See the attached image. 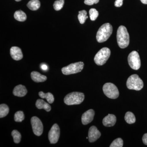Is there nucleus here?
I'll list each match as a JSON object with an SVG mask.
<instances>
[{
	"label": "nucleus",
	"mask_w": 147,
	"mask_h": 147,
	"mask_svg": "<svg viewBox=\"0 0 147 147\" xmlns=\"http://www.w3.org/2000/svg\"><path fill=\"white\" fill-rule=\"evenodd\" d=\"M123 141L120 138L115 139L110 145V147H122L123 146Z\"/></svg>",
	"instance_id": "27"
},
{
	"label": "nucleus",
	"mask_w": 147,
	"mask_h": 147,
	"mask_svg": "<svg viewBox=\"0 0 147 147\" xmlns=\"http://www.w3.org/2000/svg\"><path fill=\"white\" fill-rule=\"evenodd\" d=\"M85 98L84 93L79 92H73L67 95L64 99V102L68 105H79L83 102Z\"/></svg>",
	"instance_id": "3"
},
{
	"label": "nucleus",
	"mask_w": 147,
	"mask_h": 147,
	"mask_svg": "<svg viewBox=\"0 0 147 147\" xmlns=\"http://www.w3.org/2000/svg\"><path fill=\"white\" fill-rule=\"evenodd\" d=\"M9 112L8 106L5 104H1L0 105V118L4 117L8 115Z\"/></svg>",
	"instance_id": "22"
},
{
	"label": "nucleus",
	"mask_w": 147,
	"mask_h": 147,
	"mask_svg": "<svg viewBox=\"0 0 147 147\" xmlns=\"http://www.w3.org/2000/svg\"><path fill=\"white\" fill-rule=\"evenodd\" d=\"M36 106L38 109H44L47 112H50L51 110V106L50 104L45 102L42 99H38L36 102Z\"/></svg>",
	"instance_id": "17"
},
{
	"label": "nucleus",
	"mask_w": 147,
	"mask_h": 147,
	"mask_svg": "<svg viewBox=\"0 0 147 147\" xmlns=\"http://www.w3.org/2000/svg\"><path fill=\"white\" fill-rule=\"evenodd\" d=\"M32 80L36 83L43 82L47 80V78L45 75H42L38 72L33 71L31 73Z\"/></svg>",
	"instance_id": "16"
},
{
	"label": "nucleus",
	"mask_w": 147,
	"mask_h": 147,
	"mask_svg": "<svg viewBox=\"0 0 147 147\" xmlns=\"http://www.w3.org/2000/svg\"><path fill=\"white\" fill-rule=\"evenodd\" d=\"M15 1H16L17 2H19L20 1H21V0H15Z\"/></svg>",
	"instance_id": "34"
},
{
	"label": "nucleus",
	"mask_w": 147,
	"mask_h": 147,
	"mask_svg": "<svg viewBox=\"0 0 147 147\" xmlns=\"http://www.w3.org/2000/svg\"><path fill=\"white\" fill-rule=\"evenodd\" d=\"M28 91L25 86L19 85L16 86L13 89V94L18 97H24L26 95Z\"/></svg>",
	"instance_id": "14"
},
{
	"label": "nucleus",
	"mask_w": 147,
	"mask_h": 147,
	"mask_svg": "<svg viewBox=\"0 0 147 147\" xmlns=\"http://www.w3.org/2000/svg\"><path fill=\"white\" fill-rule=\"evenodd\" d=\"M128 62L129 66L134 70H138L141 65V60L137 51L131 52L128 57Z\"/></svg>",
	"instance_id": "8"
},
{
	"label": "nucleus",
	"mask_w": 147,
	"mask_h": 147,
	"mask_svg": "<svg viewBox=\"0 0 147 147\" xmlns=\"http://www.w3.org/2000/svg\"><path fill=\"white\" fill-rule=\"evenodd\" d=\"M40 3L39 0H31L28 3L27 7L32 11L37 10L40 7Z\"/></svg>",
	"instance_id": "19"
},
{
	"label": "nucleus",
	"mask_w": 147,
	"mask_h": 147,
	"mask_svg": "<svg viewBox=\"0 0 147 147\" xmlns=\"http://www.w3.org/2000/svg\"><path fill=\"white\" fill-rule=\"evenodd\" d=\"M64 4V0H57L55 1L53 5L54 9L56 11L61 10Z\"/></svg>",
	"instance_id": "26"
},
{
	"label": "nucleus",
	"mask_w": 147,
	"mask_h": 147,
	"mask_svg": "<svg viewBox=\"0 0 147 147\" xmlns=\"http://www.w3.org/2000/svg\"><path fill=\"white\" fill-rule=\"evenodd\" d=\"M99 0H84V3L87 5H92L98 3Z\"/></svg>",
	"instance_id": "29"
},
{
	"label": "nucleus",
	"mask_w": 147,
	"mask_h": 147,
	"mask_svg": "<svg viewBox=\"0 0 147 147\" xmlns=\"http://www.w3.org/2000/svg\"><path fill=\"white\" fill-rule=\"evenodd\" d=\"M111 52L108 47H103L96 55L94 58L95 63L98 65H102L106 63L110 57Z\"/></svg>",
	"instance_id": "5"
},
{
	"label": "nucleus",
	"mask_w": 147,
	"mask_h": 147,
	"mask_svg": "<svg viewBox=\"0 0 147 147\" xmlns=\"http://www.w3.org/2000/svg\"><path fill=\"white\" fill-rule=\"evenodd\" d=\"M90 18L92 21H94L98 16V12L94 8H92L89 11Z\"/></svg>",
	"instance_id": "28"
},
{
	"label": "nucleus",
	"mask_w": 147,
	"mask_h": 147,
	"mask_svg": "<svg viewBox=\"0 0 147 147\" xmlns=\"http://www.w3.org/2000/svg\"><path fill=\"white\" fill-rule=\"evenodd\" d=\"M79 13L78 18L79 22L81 24H84L88 18V16L87 15V11L85 10L80 11H79Z\"/></svg>",
	"instance_id": "23"
},
{
	"label": "nucleus",
	"mask_w": 147,
	"mask_h": 147,
	"mask_svg": "<svg viewBox=\"0 0 147 147\" xmlns=\"http://www.w3.org/2000/svg\"><path fill=\"white\" fill-rule=\"evenodd\" d=\"M117 41L119 47L121 48H126L129 43V36L126 28L124 26L119 27L117 32Z\"/></svg>",
	"instance_id": "1"
},
{
	"label": "nucleus",
	"mask_w": 147,
	"mask_h": 147,
	"mask_svg": "<svg viewBox=\"0 0 147 147\" xmlns=\"http://www.w3.org/2000/svg\"><path fill=\"white\" fill-rule=\"evenodd\" d=\"M40 97L42 98H46L47 102L50 104H52L55 100L54 96L50 92L44 93L43 92H40L38 93Z\"/></svg>",
	"instance_id": "18"
},
{
	"label": "nucleus",
	"mask_w": 147,
	"mask_h": 147,
	"mask_svg": "<svg viewBox=\"0 0 147 147\" xmlns=\"http://www.w3.org/2000/svg\"><path fill=\"white\" fill-rule=\"evenodd\" d=\"M33 131L35 135L41 136L43 132V127L42 122L36 117H33L31 119Z\"/></svg>",
	"instance_id": "9"
},
{
	"label": "nucleus",
	"mask_w": 147,
	"mask_h": 147,
	"mask_svg": "<svg viewBox=\"0 0 147 147\" xmlns=\"http://www.w3.org/2000/svg\"><path fill=\"white\" fill-rule=\"evenodd\" d=\"M60 135V129L59 125L55 123L53 125L48 133V139L50 144H55L59 141Z\"/></svg>",
	"instance_id": "10"
},
{
	"label": "nucleus",
	"mask_w": 147,
	"mask_h": 147,
	"mask_svg": "<svg viewBox=\"0 0 147 147\" xmlns=\"http://www.w3.org/2000/svg\"><path fill=\"white\" fill-rule=\"evenodd\" d=\"M123 0H116L115 2V6L117 7H120L123 5Z\"/></svg>",
	"instance_id": "30"
},
{
	"label": "nucleus",
	"mask_w": 147,
	"mask_h": 147,
	"mask_svg": "<svg viewBox=\"0 0 147 147\" xmlns=\"http://www.w3.org/2000/svg\"><path fill=\"white\" fill-rule=\"evenodd\" d=\"M127 87L129 90H140L144 87V83L137 74H133L129 76L126 82Z\"/></svg>",
	"instance_id": "4"
},
{
	"label": "nucleus",
	"mask_w": 147,
	"mask_h": 147,
	"mask_svg": "<svg viewBox=\"0 0 147 147\" xmlns=\"http://www.w3.org/2000/svg\"><path fill=\"white\" fill-rule=\"evenodd\" d=\"M41 68L42 70H46L47 69V66L45 64H42L41 65Z\"/></svg>",
	"instance_id": "32"
},
{
	"label": "nucleus",
	"mask_w": 147,
	"mask_h": 147,
	"mask_svg": "<svg viewBox=\"0 0 147 147\" xmlns=\"http://www.w3.org/2000/svg\"><path fill=\"white\" fill-rule=\"evenodd\" d=\"M11 135L13 137L14 143L19 144L21 142V135L20 132L17 130H13L11 132Z\"/></svg>",
	"instance_id": "24"
},
{
	"label": "nucleus",
	"mask_w": 147,
	"mask_h": 147,
	"mask_svg": "<svg viewBox=\"0 0 147 147\" xmlns=\"http://www.w3.org/2000/svg\"><path fill=\"white\" fill-rule=\"evenodd\" d=\"M140 1L144 4H147V0H140Z\"/></svg>",
	"instance_id": "33"
},
{
	"label": "nucleus",
	"mask_w": 147,
	"mask_h": 147,
	"mask_svg": "<svg viewBox=\"0 0 147 147\" xmlns=\"http://www.w3.org/2000/svg\"><path fill=\"white\" fill-rule=\"evenodd\" d=\"M125 120L127 123L132 124L134 123L136 121V118L133 113L127 112L125 116Z\"/></svg>",
	"instance_id": "21"
},
{
	"label": "nucleus",
	"mask_w": 147,
	"mask_h": 147,
	"mask_svg": "<svg viewBox=\"0 0 147 147\" xmlns=\"http://www.w3.org/2000/svg\"><path fill=\"white\" fill-rule=\"evenodd\" d=\"M104 94L111 99H116L119 97V93L117 86L111 83H106L102 88Z\"/></svg>",
	"instance_id": "7"
},
{
	"label": "nucleus",
	"mask_w": 147,
	"mask_h": 147,
	"mask_svg": "<svg viewBox=\"0 0 147 147\" xmlns=\"http://www.w3.org/2000/svg\"><path fill=\"white\" fill-rule=\"evenodd\" d=\"M112 25L109 23L103 24L98 29L96 34V38L98 42H105L109 38L113 33Z\"/></svg>",
	"instance_id": "2"
},
{
	"label": "nucleus",
	"mask_w": 147,
	"mask_h": 147,
	"mask_svg": "<svg viewBox=\"0 0 147 147\" xmlns=\"http://www.w3.org/2000/svg\"><path fill=\"white\" fill-rule=\"evenodd\" d=\"M14 121L16 122H21L25 119V115L24 112L22 111H18L16 112L14 115Z\"/></svg>",
	"instance_id": "25"
},
{
	"label": "nucleus",
	"mask_w": 147,
	"mask_h": 147,
	"mask_svg": "<svg viewBox=\"0 0 147 147\" xmlns=\"http://www.w3.org/2000/svg\"><path fill=\"white\" fill-rule=\"evenodd\" d=\"M101 134L97 127L95 126H92L90 127L88 131L89 141L92 143L96 141L100 137Z\"/></svg>",
	"instance_id": "11"
},
{
	"label": "nucleus",
	"mask_w": 147,
	"mask_h": 147,
	"mask_svg": "<svg viewBox=\"0 0 147 147\" xmlns=\"http://www.w3.org/2000/svg\"><path fill=\"white\" fill-rule=\"evenodd\" d=\"M94 114V110L92 109L88 110L84 113L82 117V121L83 124L86 125L91 122L93 120Z\"/></svg>",
	"instance_id": "12"
},
{
	"label": "nucleus",
	"mask_w": 147,
	"mask_h": 147,
	"mask_svg": "<svg viewBox=\"0 0 147 147\" xmlns=\"http://www.w3.org/2000/svg\"><path fill=\"white\" fill-rule=\"evenodd\" d=\"M14 18L16 20L21 22H24L26 20L27 16L23 11L19 10L15 11Z\"/></svg>",
	"instance_id": "20"
},
{
	"label": "nucleus",
	"mask_w": 147,
	"mask_h": 147,
	"mask_svg": "<svg viewBox=\"0 0 147 147\" xmlns=\"http://www.w3.org/2000/svg\"><path fill=\"white\" fill-rule=\"evenodd\" d=\"M84 65V63L83 62L70 64L67 66L62 68V72L63 74L66 75L79 73L83 70Z\"/></svg>",
	"instance_id": "6"
},
{
	"label": "nucleus",
	"mask_w": 147,
	"mask_h": 147,
	"mask_svg": "<svg viewBox=\"0 0 147 147\" xmlns=\"http://www.w3.org/2000/svg\"><path fill=\"white\" fill-rule=\"evenodd\" d=\"M117 121L116 116L112 114H109L104 117L102 120V124L106 127L114 126Z\"/></svg>",
	"instance_id": "15"
},
{
	"label": "nucleus",
	"mask_w": 147,
	"mask_h": 147,
	"mask_svg": "<svg viewBox=\"0 0 147 147\" xmlns=\"http://www.w3.org/2000/svg\"><path fill=\"white\" fill-rule=\"evenodd\" d=\"M143 143L144 144L147 145V133L144 134L142 138Z\"/></svg>",
	"instance_id": "31"
},
{
	"label": "nucleus",
	"mask_w": 147,
	"mask_h": 147,
	"mask_svg": "<svg viewBox=\"0 0 147 147\" xmlns=\"http://www.w3.org/2000/svg\"><path fill=\"white\" fill-rule=\"evenodd\" d=\"M10 53L11 56L14 60H20L23 57V53L19 47H11L10 49Z\"/></svg>",
	"instance_id": "13"
}]
</instances>
